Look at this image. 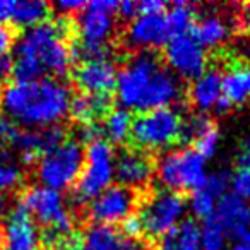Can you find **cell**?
Masks as SVG:
<instances>
[{"label":"cell","instance_id":"6da1fadb","mask_svg":"<svg viewBox=\"0 0 250 250\" xmlns=\"http://www.w3.org/2000/svg\"><path fill=\"white\" fill-rule=\"evenodd\" d=\"M70 89L57 77H42L36 81H12L0 89V106L9 120L26 129H45L69 113Z\"/></svg>","mask_w":250,"mask_h":250},{"label":"cell","instance_id":"7a4b0ae2","mask_svg":"<svg viewBox=\"0 0 250 250\" xmlns=\"http://www.w3.org/2000/svg\"><path fill=\"white\" fill-rule=\"evenodd\" d=\"M115 91L122 108L143 113L177 103L182 96V84L153 52H141L122 67Z\"/></svg>","mask_w":250,"mask_h":250},{"label":"cell","instance_id":"3957f363","mask_svg":"<svg viewBox=\"0 0 250 250\" xmlns=\"http://www.w3.org/2000/svg\"><path fill=\"white\" fill-rule=\"evenodd\" d=\"M69 26L63 19L45 21L28 28L14 43V57H33L45 72L65 76L72 63V48L67 43Z\"/></svg>","mask_w":250,"mask_h":250},{"label":"cell","instance_id":"277c9868","mask_svg":"<svg viewBox=\"0 0 250 250\" xmlns=\"http://www.w3.org/2000/svg\"><path fill=\"white\" fill-rule=\"evenodd\" d=\"M115 180V153L110 143L96 139L87 144L84 151V167L76 182L74 199L79 204H86L96 199L103 190L111 187Z\"/></svg>","mask_w":250,"mask_h":250},{"label":"cell","instance_id":"5b68a950","mask_svg":"<svg viewBox=\"0 0 250 250\" xmlns=\"http://www.w3.org/2000/svg\"><path fill=\"white\" fill-rule=\"evenodd\" d=\"M158 177L171 192H194L206 185L208 167L206 160L194 147L168 151L158 161Z\"/></svg>","mask_w":250,"mask_h":250},{"label":"cell","instance_id":"8992f818","mask_svg":"<svg viewBox=\"0 0 250 250\" xmlns=\"http://www.w3.org/2000/svg\"><path fill=\"white\" fill-rule=\"evenodd\" d=\"M184 118L173 106L139 113L132 120L130 137L143 149L160 151L180 141Z\"/></svg>","mask_w":250,"mask_h":250},{"label":"cell","instance_id":"52a82bcc","mask_svg":"<svg viewBox=\"0 0 250 250\" xmlns=\"http://www.w3.org/2000/svg\"><path fill=\"white\" fill-rule=\"evenodd\" d=\"M84 167V149L76 139H67L55 149L43 153L38 160V178L53 190H65L76 185Z\"/></svg>","mask_w":250,"mask_h":250},{"label":"cell","instance_id":"ba28073f","mask_svg":"<svg viewBox=\"0 0 250 250\" xmlns=\"http://www.w3.org/2000/svg\"><path fill=\"white\" fill-rule=\"evenodd\" d=\"M19 204L31 214L35 221L59 235L72 233V218L67 211L62 192L45 185H33L24 190Z\"/></svg>","mask_w":250,"mask_h":250},{"label":"cell","instance_id":"9c48e42d","mask_svg":"<svg viewBox=\"0 0 250 250\" xmlns=\"http://www.w3.org/2000/svg\"><path fill=\"white\" fill-rule=\"evenodd\" d=\"M187 201L184 195L171 190H158L143 204L139 218L144 233L151 238H163L173 231L185 218Z\"/></svg>","mask_w":250,"mask_h":250},{"label":"cell","instance_id":"30bf717a","mask_svg":"<svg viewBox=\"0 0 250 250\" xmlns=\"http://www.w3.org/2000/svg\"><path fill=\"white\" fill-rule=\"evenodd\" d=\"M165 60L177 77L197 79L208 70V50L194 38L192 33L171 36L165 45Z\"/></svg>","mask_w":250,"mask_h":250},{"label":"cell","instance_id":"8fae6325","mask_svg":"<svg viewBox=\"0 0 250 250\" xmlns=\"http://www.w3.org/2000/svg\"><path fill=\"white\" fill-rule=\"evenodd\" d=\"M136 206V195L130 188L122 185H111L103 190L96 199L89 202V218L94 225L113 226L124 221Z\"/></svg>","mask_w":250,"mask_h":250},{"label":"cell","instance_id":"7c38bea8","mask_svg":"<svg viewBox=\"0 0 250 250\" xmlns=\"http://www.w3.org/2000/svg\"><path fill=\"white\" fill-rule=\"evenodd\" d=\"M40 247L42 236L36 221L21 204H18L11 209L4 223L0 250H40Z\"/></svg>","mask_w":250,"mask_h":250},{"label":"cell","instance_id":"4fadbf2b","mask_svg":"<svg viewBox=\"0 0 250 250\" xmlns=\"http://www.w3.org/2000/svg\"><path fill=\"white\" fill-rule=\"evenodd\" d=\"M117 65L110 59L86 60L74 70V83L86 94H110L117 86Z\"/></svg>","mask_w":250,"mask_h":250},{"label":"cell","instance_id":"5bb4252c","mask_svg":"<svg viewBox=\"0 0 250 250\" xmlns=\"http://www.w3.org/2000/svg\"><path fill=\"white\" fill-rule=\"evenodd\" d=\"M171 38L170 28L167 24L165 14L161 16H144L137 14L130 21L127 29V42L136 48H160Z\"/></svg>","mask_w":250,"mask_h":250},{"label":"cell","instance_id":"9a60e30c","mask_svg":"<svg viewBox=\"0 0 250 250\" xmlns=\"http://www.w3.org/2000/svg\"><path fill=\"white\" fill-rule=\"evenodd\" d=\"M153 171V161L144 151L129 149L115 158V178L130 190L149 184Z\"/></svg>","mask_w":250,"mask_h":250},{"label":"cell","instance_id":"2e32d148","mask_svg":"<svg viewBox=\"0 0 250 250\" xmlns=\"http://www.w3.org/2000/svg\"><path fill=\"white\" fill-rule=\"evenodd\" d=\"M214 219L221 225L226 235L236 238L250 231V202L228 192L218 199Z\"/></svg>","mask_w":250,"mask_h":250},{"label":"cell","instance_id":"e0dca14e","mask_svg":"<svg viewBox=\"0 0 250 250\" xmlns=\"http://www.w3.org/2000/svg\"><path fill=\"white\" fill-rule=\"evenodd\" d=\"M77 33L81 36V43L106 45L115 33L113 14L93 11L86 5V9L79 12V18H77Z\"/></svg>","mask_w":250,"mask_h":250},{"label":"cell","instance_id":"ac0fdd59","mask_svg":"<svg viewBox=\"0 0 250 250\" xmlns=\"http://www.w3.org/2000/svg\"><path fill=\"white\" fill-rule=\"evenodd\" d=\"M223 74L219 70L208 69L204 74L192 81L190 87V100L199 111L214 110L216 103L223 96V84H221Z\"/></svg>","mask_w":250,"mask_h":250},{"label":"cell","instance_id":"d6986e66","mask_svg":"<svg viewBox=\"0 0 250 250\" xmlns=\"http://www.w3.org/2000/svg\"><path fill=\"white\" fill-rule=\"evenodd\" d=\"M111 110L110 94H86L81 93L70 100L69 113L81 124H94L98 118L106 117Z\"/></svg>","mask_w":250,"mask_h":250},{"label":"cell","instance_id":"ffe728a7","mask_svg":"<svg viewBox=\"0 0 250 250\" xmlns=\"http://www.w3.org/2000/svg\"><path fill=\"white\" fill-rule=\"evenodd\" d=\"M223 98L229 104H243L250 101V63L231 65L221 77Z\"/></svg>","mask_w":250,"mask_h":250},{"label":"cell","instance_id":"44dd1931","mask_svg":"<svg viewBox=\"0 0 250 250\" xmlns=\"http://www.w3.org/2000/svg\"><path fill=\"white\" fill-rule=\"evenodd\" d=\"M192 35L208 50L223 45L226 42V38H228L229 29L228 24L219 16H206V18L195 21Z\"/></svg>","mask_w":250,"mask_h":250},{"label":"cell","instance_id":"7402d4cb","mask_svg":"<svg viewBox=\"0 0 250 250\" xmlns=\"http://www.w3.org/2000/svg\"><path fill=\"white\" fill-rule=\"evenodd\" d=\"M132 115L125 108H115L104 117V124L101 127V132L106 137V143L110 144H122L130 137L132 130Z\"/></svg>","mask_w":250,"mask_h":250},{"label":"cell","instance_id":"603a6c76","mask_svg":"<svg viewBox=\"0 0 250 250\" xmlns=\"http://www.w3.org/2000/svg\"><path fill=\"white\" fill-rule=\"evenodd\" d=\"M124 236L117 228L108 225H93L83 238V250H118Z\"/></svg>","mask_w":250,"mask_h":250},{"label":"cell","instance_id":"cb8c5ba5","mask_svg":"<svg viewBox=\"0 0 250 250\" xmlns=\"http://www.w3.org/2000/svg\"><path fill=\"white\" fill-rule=\"evenodd\" d=\"M11 144L19 149L21 158L26 165L31 163H38L40 156L43 154V147H42V136H40V130H19L14 129V132L11 134Z\"/></svg>","mask_w":250,"mask_h":250},{"label":"cell","instance_id":"d4e9b609","mask_svg":"<svg viewBox=\"0 0 250 250\" xmlns=\"http://www.w3.org/2000/svg\"><path fill=\"white\" fill-rule=\"evenodd\" d=\"M50 12V5L43 0H21L16 2L12 21L19 26L33 28L36 24H42L46 21Z\"/></svg>","mask_w":250,"mask_h":250},{"label":"cell","instance_id":"484cf974","mask_svg":"<svg viewBox=\"0 0 250 250\" xmlns=\"http://www.w3.org/2000/svg\"><path fill=\"white\" fill-rule=\"evenodd\" d=\"M167 24L170 28L171 36L177 35H187L192 33L195 24V11L188 2L178 0L170 7V11L165 14Z\"/></svg>","mask_w":250,"mask_h":250},{"label":"cell","instance_id":"4316f807","mask_svg":"<svg viewBox=\"0 0 250 250\" xmlns=\"http://www.w3.org/2000/svg\"><path fill=\"white\" fill-rule=\"evenodd\" d=\"M170 235L180 250H201V225L194 219H184Z\"/></svg>","mask_w":250,"mask_h":250},{"label":"cell","instance_id":"83f0119b","mask_svg":"<svg viewBox=\"0 0 250 250\" xmlns=\"http://www.w3.org/2000/svg\"><path fill=\"white\" fill-rule=\"evenodd\" d=\"M216 206H218V197L212 195L204 187L190 192V197L187 202V209L192 212V216L197 219H204V221L214 218Z\"/></svg>","mask_w":250,"mask_h":250},{"label":"cell","instance_id":"f1b7e54d","mask_svg":"<svg viewBox=\"0 0 250 250\" xmlns=\"http://www.w3.org/2000/svg\"><path fill=\"white\" fill-rule=\"evenodd\" d=\"M229 236L214 218L201 225V250H226Z\"/></svg>","mask_w":250,"mask_h":250},{"label":"cell","instance_id":"f546056e","mask_svg":"<svg viewBox=\"0 0 250 250\" xmlns=\"http://www.w3.org/2000/svg\"><path fill=\"white\" fill-rule=\"evenodd\" d=\"M211 118L204 113H195L190 115L188 118H185L184 124H182V136L180 141L185 143H194L197 137H201L204 132H208L209 129H212Z\"/></svg>","mask_w":250,"mask_h":250},{"label":"cell","instance_id":"4dcf8cb0","mask_svg":"<svg viewBox=\"0 0 250 250\" xmlns=\"http://www.w3.org/2000/svg\"><path fill=\"white\" fill-rule=\"evenodd\" d=\"M229 190L233 195L250 202V167H238L233 171Z\"/></svg>","mask_w":250,"mask_h":250},{"label":"cell","instance_id":"1f68e13d","mask_svg":"<svg viewBox=\"0 0 250 250\" xmlns=\"http://www.w3.org/2000/svg\"><path fill=\"white\" fill-rule=\"evenodd\" d=\"M45 240L50 250H83V238L74 233L59 235V233L46 231Z\"/></svg>","mask_w":250,"mask_h":250},{"label":"cell","instance_id":"d6a6232c","mask_svg":"<svg viewBox=\"0 0 250 250\" xmlns=\"http://www.w3.org/2000/svg\"><path fill=\"white\" fill-rule=\"evenodd\" d=\"M218 147H219V132L214 127L194 141V151H197L204 160H209V158L214 156L218 153Z\"/></svg>","mask_w":250,"mask_h":250},{"label":"cell","instance_id":"836d02e7","mask_svg":"<svg viewBox=\"0 0 250 250\" xmlns=\"http://www.w3.org/2000/svg\"><path fill=\"white\" fill-rule=\"evenodd\" d=\"M229 185H231V173L226 170H216L208 175L204 188H208L212 195H216L219 199L228 194Z\"/></svg>","mask_w":250,"mask_h":250},{"label":"cell","instance_id":"e575fe53","mask_svg":"<svg viewBox=\"0 0 250 250\" xmlns=\"http://www.w3.org/2000/svg\"><path fill=\"white\" fill-rule=\"evenodd\" d=\"M40 136H42V147L43 153L50 149H55L62 143H65V130H63L62 125H52V127H45V129L40 130Z\"/></svg>","mask_w":250,"mask_h":250},{"label":"cell","instance_id":"d590c367","mask_svg":"<svg viewBox=\"0 0 250 250\" xmlns=\"http://www.w3.org/2000/svg\"><path fill=\"white\" fill-rule=\"evenodd\" d=\"M21 182V170L9 161H0V194L11 190Z\"/></svg>","mask_w":250,"mask_h":250},{"label":"cell","instance_id":"8d00e7d4","mask_svg":"<svg viewBox=\"0 0 250 250\" xmlns=\"http://www.w3.org/2000/svg\"><path fill=\"white\" fill-rule=\"evenodd\" d=\"M122 231L125 236H129L130 240H136L141 233H144L143 228V221H141L139 214H129L127 218L122 221Z\"/></svg>","mask_w":250,"mask_h":250},{"label":"cell","instance_id":"74e56055","mask_svg":"<svg viewBox=\"0 0 250 250\" xmlns=\"http://www.w3.org/2000/svg\"><path fill=\"white\" fill-rule=\"evenodd\" d=\"M14 43H16V35L12 31V28L5 24V22H0V59L9 55Z\"/></svg>","mask_w":250,"mask_h":250},{"label":"cell","instance_id":"f35d334b","mask_svg":"<svg viewBox=\"0 0 250 250\" xmlns=\"http://www.w3.org/2000/svg\"><path fill=\"white\" fill-rule=\"evenodd\" d=\"M167 11V4L163 0H143L137 4V12L144 16H161Z\"/></svg>","mask_w":250,"mask_h":250},{"label":"cell","instance_id":"ab89813d","mask_svg":"<svg viewBox=\"0 0 250 250\" xmlns=\"http://www.w3.org/2000/svg\"><path fill=\"white\" fill-rule=\"evenodd\" d=\"M100 134H101V129L96 124H81L79 130H77V137H79L77 143L83 141V143L91 144L93 141L100 139Z\"/></svg>","mask_w":250,"mask_h":250},{"label":"cell","instance_id":"60d3db41","mask_svg":"<svg viewBox=\"0 0 250 250\" xmlns=\"http://www.w3.org/2000/svg\"><path fill=\"white\" fill-rule=\"evenodd\" d=\"M86 5L87 2H84V0H59L55 7L62 14H72V12H83L86 9Z\"/></svg>","mask_w":250,"mask_h":250},{"label":"cell","instance_id":"b9f144b4","mask_svg":"<svg viewBox=\"0 0 250 250\" xmlns=\"http://www.w3.org/2000/svg\"><path fill=\"white\" fill-rule=\"evenodd\" d=\"M87 7L98 12H104V14H115L118 2H115V0H93V2H87Z\"/></svg>","mask_w":250,"mask_h":250},{"label":"cell","instance_id":"7bdbcfd3","mask_svg":"<svg viewBox=\"0 0 250 250\" xmlns=\"http://www.w3.org/2000/svg\"><path fill=\"white\" fill-rule=\"evenodd\" d=\"M117 12L124 18H136L137 16V2H132V0H122L118 2Z\"/></svg>","mask_w":250,"mask_h":250},{"label":"cell","instance_id":"ee69618b","mask_svg":"<svg viewBox=\"0 0 250 250\" xmlns=\"http://www.w3.org/2000/svg\"><path fill=\"white\" fill-rule=\"evenodd\" d=\"M14 7H16L14 0H0V22H5L9 19H12Z\"/></svg>","mask_w":250,"mask_h":250},{"label":"cell","instance_id":"f6af8a7d","mask_svg":"<svg viewBox=\"0 0 250 250\" xmlns=\"http://www.w3.org/2000/svg\"><path fill=\"white\" fill-rule=\"evenodd\" d=\"M14 129L16 127H12L11 120L5 118L4 115H0V144L11 139V134L14 132Z\"/></svg>","mask_w":250,"mask_h":250},{"label":"cell","instance_id":"bcb514c9","mask_svg":"<svg viewBox=\"0 0 250 250\" xmlns=\"http://www.w3.org/2000/svg\"><path fill=\"white\" fill-rule=\"evenodd\" d=\"M229 250H250V231L233 238Z\"/></svg>","mask_w":250,"mask_h":250},{"label":"cell","instance_id":"7dc6e473","mask_svg":"<svg viewBox=\"0 0 250 250\" xmlns=\"http://www.w3.org/2000/svg\"><path fill=\"white\" fill-rule=\"evenodd\" d=\"M12 70H14V57L5 55L0 59V77H7L12 76Z\"/></svg>","mask_w":250,"mask_h":250},{"label":"cell","instance_id":"c3c4849f","mask_svg":"<svg viewBox=\"0 0 250 250\" xmlns=\"http://www.w3.org/2000/svg\"><path fill=\"white\" fill-rule=\"evenodd\" d=\"M238 167H250V136L243 143V153L238 158Z\"/></svg>","mask_w":250,"mask_h":250},{"label":"cell","instance_id":"681fc988","mask_svg":"<svg viewBox=\"0 0 250 250\" xmlns=\"http://www.w3.org/2000/svg\"><path fill=\"white\" fill-rule=\"evenodd\" d=\"M158 250H180L177 245H175L173 238H171V235L168 233V235H165L163 238H161L160 242V247H158Z\"/></svg>","mask_w":250,"mask_h":250},{"label":"cell","instance_id":"f907efd6","mask_svg":"<svg viewBox=\"0 0 250 250\" xmlns=\"http://www.w3.org/2000/svg\"><path fill=\"white\" fill-rule=\"evenodd\" d=\"M118 250H143V245L137 243L136 240H124L122 247Z\"/></svg>","mask_w":250,"mask_h":250},{"label":"cell","instance_id":"816d5d0a","mask_svg":"<svg viewBox=\"0 0 250 250\" xmlns=\"http://www.w3.org/2000/svg\"><path fill=\"white\" fill-rule=\"evenodd\" d=\"M229 108H231V104L228 103V101L225 100V98L221 96V100L218 101V103H216V106H214V110L218 111V113H226V111L229 110Z\"/></svg>","mask_w":250,"mask_h":250},{"label":"cell","instance_id":"f5cc1de1","mask_svg":"<svg viewBox=\"0 0 250 250\" xmlns=\"http://www.w3.org/2000/svg\"><path fill=\"white\" fill-rule=\"evenodd\" d=\"M2 229H4V221H2V214H0V236H2Z\"/></svg>","mask_w":250,"mask_h":250}]
</instances>
